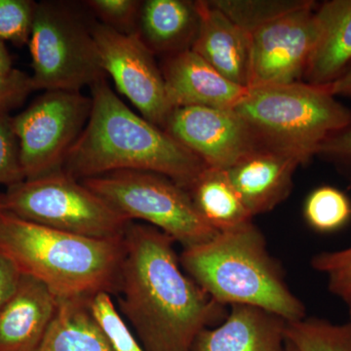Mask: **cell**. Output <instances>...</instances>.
<instances>
[{"instance_id":"6da1fadb","label":"cell","mask_w":351,"mask_h":351,"mask_svg":"<svg viewBox=\"0 0 351 351\" xmlns=\"http://www.w3.org/2000/svg\"><path fill=\"white\" fill-rule=\"evenodd\" d=\"M169 235L130 221L115 294L145 351H191L197 335L228 315L182 269Z\"/></svg>"},{"instance_id":"7a4b0ae2","label":"cell","mask_w":351,"mask_h":351,"mask_svg":"<svg viewBox=\"0 0 351 351\" xmlns=\"http://www.w3.org/2000/svg\"><path fill=\"white\" fill-rule=\"evenodd\" d=\"M92 108L63 169L82 181L114 172L157 173L188 189L207 167L172 136L127 107L106 78L91 87Z\"/></svg>"},{"instance_id":"3957f363","label":"cell","mask_w":351,"mask_h":351,"mask_svg":"<svg viewBox=\"0 0 351 351\" xmlns=\"http://www.w3.org/2000/svg\"><path fill=\"white\" fill-rule=\"evenodd\" d=\"M0 253L58 300L90 299L100 292L115 294L122 239L61 232L0 209Z\"/></svg>"},{"instance_id":"277c9868","label":"cell","mask_w":351,"mask_h":351,"mask_svg":"<svg viewBox=\"0 0 351 351\" xmlns=\"http://www.w3.org/2000/svg\"><path fill=\"white\" fill-rule=\"evenodd\" d=\"M180 263L184 272L223 306L260 307L288 322L306 317V306L289 288L280 263L270 255L265 237L253 221L184 248Z\"/></svg>"},{"instance_id":"5b68a950","label":"cell","mask_w":351,"mask_h":351,"mask_svg":"<svg viewBox=\"0 0 351 351\" xmlns=\"http://www.w3.org/2000/svg\"><path fill=\"white\" fill-rule=\"evenodd\" d=\"M233 110L263 147L297 157L302 165L351 119L327 87L304 82L249 88Z\"/></svg>"},{"instance_id":"8992f818","label":"cell","mask_w":351,"mask_h":351,"mask_svg":"<svg viewBox=\"0 0 351 351\" xmlns=\"http://www.w3.org/2000/svg\"><path fill=\"white\" fill-rule=\"evenodd\" d=\"M92 24L69 2L38 3L29 43L34 89L80 92L106 78Z\"/></svg>"},{"instance_id":"52a82bcc","label":"cell","mask_w":351,"mask_h":351,"mask_svg":"<svg viewBox=\"0 0 351 351\" xmlns=\"http://www.w3.org/2000/svg\"><path fill=\"white\" fill-rule=\"evenodd\" d=\"M80 182L127 221L154 226L184 249L219 232L198 213L188 191L166 176L122 170Z\"/></svg>"},{"instance_id":"ba28073f","label":"cell","mask_w":351,"mask_h":351,"mask_svg":"<svg viewBox=\"0 0 351 351\" xmlns=\"http://www.w3.org/2000/svg\"><path fill=\"white\" fill-rule=\"evenodd\" d=\"M0 201L25 221L92 239H122L130 223L64 169L9 186Z\"/></svg>"},{"instance_id":"9c48e42d","label":"cell","mask_w":351,"mask_h":351,"mask_svg":"<svg viewBox=\"0 0 351 351\" xmlns=\"http://www.w3.org/2000/svg\"><path fill=\"white\" fill-rule=\"evenodd\" d=\"M91 97L80 92L45 91L12 117L25 180L63 169L91 112Z\"/></svg>"},{"instance_id":"30bf717a","label":"cell","mask_w":351,"mask_h":351,"mask_svg":"<svg viewBox=\"0 0 351 351\" xmlns=\"http://www.w3.org/2000/svg\"><path fill=\"white\" fill-rule=\"evenodd\" d=\"M92 34L106 75L144 119L163 129L173 108L154 53L137 34H121L100 23L92 24Z\"/></svg>"},{"instance_id":"8fae6325","label":"cell","mask_w":351,"mask_h":351,"mask_svg":"<svg viewBox=\"0 0 351 351\" xmlns=\"http://www.w3.org/2000/svg\"><path fill=\"white\" fill-rule=\"evenodd\" d=\"M317 5L311 1L251 34L249 88L302 82L315 41Z\"/></svg>"},{"instance_id":"7c38bea8","label":"cell","mask_w":351,"mask_h":351,"mask_svg":"<svg viewBox=\"0 0 351 351\" xmlns=\"http://www.w3.org/2000/svg\"><path fill=\"white\" fill-rule=\"evenodd\" d=\"M163 130L215 169L228 170L246 154L263 147L233 108H173Z\"/></svg>"},{"instance_id":"4fadbf2b","label":"cell","mask_w":351,"mask_h":351,"mask_svg":"<svg viewBox=\"0 0 351 351\" xmlns=\"http://www.w3.org/2000/svg\"><path fill=\"white\" fill-rule=\"evenodd\" d=\"M160 69L172 108L232 110L239 105L249 89L226 80L191 49L164 57Z\"/></svg>"},{"instance_id":"5bb4252c","label":"cell","mask_w":351,"mask_h":351,"mask_svg":"<svg viewBox=\"0 0 351 351\" xmlns=\"http://www.w3.org/2000/svg\"><path fill=\"white\" fill-rule=\"evenodd\" d=\"M300 165L297 157L260 147L226 171L253 218L271 211L290 195L293 176Z\"/></svg>"},{"instance_id":"9a60e30c","label":"cell","mask_w":351,"mask_h":351,"mask_svg":"<svg viewBox=\"0 0 351 351\" xmlns=\"http://www.w3.org/2000/svg\"><path fill=\"white\" fill-rule=\"evenodd\" d=\"M230 308L223 322L197 335L191 351H286L287 320L257 306Z\"/></svg>"},{"instance_id":"2e32d148","label":"cell","mask_w":351,"mask_h":351,"mask_svg":"<svg viewBox=\"0 0 351 351\" xmlns=\"http://www.w3.org/2000/svg\"><path fill=\"white\" fill-rule=\"evenodd\" d=\"M200 24L191 50L226 80L249 88L251 80V36L209 1H196Z\"/></svg>"},{"instance_id":"e0dca14e","label":"cell","mask_w":351,"mask_h":351,"mask_svg":"<svg viewBox=\"0 0 351 351\" xmlns=\"http://www.w3.org/2000/svg\"><path fill=\"white\" fill-rule=\"evenodd\" d=\"M59 300L32 277L22 276L0 311V351H34L56 313Z\"/></svg>"},{"instance_id":"ac0fdd59","label":"cell","mask_w":351,"mask_h":351,"mask_svg":"<svg viewBox=\"0 0 351 351\" xmlns=\"http://www.w3.org/2000/svg\"><path fill=\"white\" fill-rule=\"evenodd\" d=\"M316 36L302 82L327 87L351 66V0L315 9Z\"/></svg>"},{"instance_id":"d6986e66","label":"cell","mask_w":351,"mask_h":351,"mask_svg":"<svg viewBox=\"0 0 351 351\" xmlns=\"http://www.w3.org/2000/svg\"><path fill=\"white\" fill-rule=\"evenodd\" d=\"M199 24L196 1L145 0L141 6L137 34L154 55L168 57L191 49Z\"/></svg>"},{"instance_id":"ffe728a7","label":"cell","mask_w":351,"mask_h":351,"mask_svg":"<svg viewBox=\"0 0 351 351\" xmlns=\"http://www.w3.org/2000/svg\"><path fill=\"white\" fill-rule=\"evenodd\" d=\"M88 300H59L56 313L34 351H113Z\"/></svg>"},{"instance_id":"44dd1931","label":"cell","mask_w":351,"mask_h":351,"mask_svg":"<svg viewBox=\"0 0 351 351\" xmlns=\"http://www.w3.org/2000/svg\"><path fill=\"white\" fill-rule=\"evenodd\" d=\"M198 213L217 232L252 221L226 170L206 167L188 189Z\"/></svg>"},{"instance_id":"7402d4cb","label":"cell","mask_w":351,"mask_h":351,"mask_svg":"<svg viewBox=\"0 0 351 351\" xmlns=\"http://www.w3.org/2000/svg\"><path fill=\"white\" fill-rule=\"evenodd\" d=\"M209 2L251 36L263 25L306 6L311 0H209Z\"/></svg>"},{"instance_id":"603a6c76","label":"cell","mask_w":351,"mask_h":351,"mask_svg":"<svg viewBox=\"0 0 351 351\" xmlns=\"http://www.w3.org/2000/svg\"><path fill=\"white\" fill-rule=\"evenodd\" d=\"M286 338L299 351H351V321L334 324L322 318L304 317L288 322Z\"/></svg>"},{"instance_id":"cb8c5ba5","label":"cell","mask_w":351,"mask_h":351,"mask_svg":"<svg viewBox=\"0 0 351 351\" xmlns=\"http://www.w3.org/2000/svg\"><path fill=\"white\" fill-rule=\"evenodd\" d=\"M304 217L307 225L315 232H338L350 223L351 201L341 189L319 186L307 196Z\"/></svg>"},{"instance_id":"d4e9b609","label":"cell","mask_w":351,"mask_h":351,"mask_svg":"<svg viewBox=\"0 0 351 351\" xmlns=\"http://www.w3.org/2000/svg\"><path fill=\"white\" fill-rule=\"evenodd\" d=\"M88 306L113 351H145L117 311L110 293L92 295L88 300Z\"/></svg>"},{"instance_id":"484cf974","label":"cell","mask_w":351,"mask_h":351,"mask_svg":"<svg viewBox=\"0 0 351 351\" xmlns=\"http://www.w3.org/2000/svg\"><path fill=\"white\" fill-rule=\"evenodd\" d=\"M36 5L32 0H0V40L29 44Z\"/></svg>"},{"instance_id":"4316f807","label":"cell","mask_w":351,"mask_h":351,"mask_svg":"<svg viewBox=\"0 0 351 351\" xmlns=\"http://www.w3.org/2000/svg\"><path fill=\"white\" fill-rule=\"evenodd\" d=\"M143 1L138 0H87L89 12L100 24L125 34H137L138 16Z\"/></svg>"},{"instance_id":"83f0119b","label":"cell","mask_w":351,"mask_h":351,"mask_svg":"<svg viewBox=\"0 0 351 351\" xmlns=\"http://www.w3.org/2000/svg\"><path fill=\"white\" fill-rule=\"evenodd\" d=\"M314 270L324 274L332 295L345 299L351 293V247L343 250L322 252L311 260Z\"/></svg>"},{"instance_id":"f1b7e54d","label":"cell","mask_w":351,"mask_h":351,"mask_svg":"<svg viewBox=\"0 0 351 351\" xmlns=\"http://www.w3.org/2000/svg\"><path fill=\"white\" fill-rule=\"evenodd\" d=\"M20 145L14 131L12 117L0 112V184L14 186L25 181Z\"/></svg>"},{"instance_id":"f546056e","label":"cell","mask_w":351,"mask_h":351,"mask_svg":"<svg viewBox=\"0 0 351 351\" xmlns=\"http://www.w3.org/2000/svg\"><path fill=\"white\" fill-rule=\"evenodd\" d=\"M317 156L332 163L351 182V119L320 145Z\"/></svg>"},{"instance_id":"4dcf8cb0","label":"cell","mask_w":351,"mask_h":351,"mask_svg":"<svg viewBox=\"0 0 351 351\" xmlns=\"http://www.w3.org/2000/svg\"><path fill=\"white\" fill-rule=\"evenodd\" d=\"M36 91L32 76L17 69L0 73V112H9L19 107L27 97Z\"/></svg>"},{"instance_id":"1f68e13d","label":"cell","mask_w":351,"mask_h":351,"mask_svg":"<svg viewBox=\"0 0 351 351\" xmlns=\"http://www.w3.org/2000/svg\"><path fill=\"white\" fill-rule=\"evenodd\" d=\"M21 276L16 265L0 253V311L15 293Z\"/></svg>"},{"instance_id":"d6a6232c","label":"cell","mask_w":351,"mask_h":351,"mask_svg":"<svg viewBox=\"0 0 351 351\" xmlns=\"http://www.w3.org/2000/svg\"><path fill=\"white\" fill-rule=\"evenodd\" d=\"M327 88L337 98L346 97L351 99V66Z\"/></svg>"},{"instance_id":"836d02e7","label":"cell","mask_w":351,"mask_h":351,"mask_svg":"<svg viewBox=\"0 0 351 351\" xmlns=\"http://www.w3.org/2000/svg\"><path fill=\"white\" fill-rule=\"evenodd\" d=\"M12 58L3 41L0 40V73H5L13 69Z\"/></svg>"},{"instance_id":"e575fe53","label":"cell","mask_w":351,"mask_h":351,"mask_svg":"<svg viewBox=\"0 0 351 351\" xmlns=\"http://www.w3.org/2000/svg\"><path fill=\"white\" fill-rule=\"evenodd\" d=\"M345 301L346 306L348 307V311H350V321H351V293L350 295H346L345 299H343Z\"/></svg>"},{"instance_id":"d590c367","label":"cell","mask_w":351,"mask_h":351,"mask_svg":"<svg viewBox=\"0 0 351 351\" xmlns=\"http://www.w3.org/2000/svg\"><path fill=\"white\" fill-rule=\"evenodd\" d=\"M286 351H299L291 341H286Z\"/></svg>"},{"instance_id":"8d00e7d4","label":"cell","mask_w":351,"mask_h":351,"mask_svg":"<svg viewBox=\"0 0 351 351\" xmlns=\"http://www.w3.org/2000/svg\"><path fill=\"white\" fill-rule=\"evenodd\" d=\"M0 209H2V208H1V201H0Z\"/></svg>"}]
</instances>
